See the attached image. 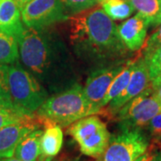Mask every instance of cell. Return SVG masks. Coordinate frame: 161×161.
I'll list each match as a JSON object with an SVG mask.
<instances>
[{
	"instance_id": "26",
	"label": "cell",
	"mask_w": 161,
	"mask_h": 161,
	"mask_svg": "<svg viewBox=\"0 0 161 161\" xmlns=\"http://www.w3.org/2000/svg\"><path fill=\"white\" fill-rule=\"evenodd\" d=\"M156 153H157V150L155 148L152 147L151 145H149V148H148L147 151L141 157H139L135 161H152Z\"/></svg>"
},
{
	"instance_id": "22",
	"label": "cell",
	"mask_w": 161,
	"mask_h": 161,
	"mask_svg": "<svg viewBox=\"0 0 161 161\" xmlns=\"http://www.w3.org/2000/svg\"><path fill=\"white\" fill-rule=\"evenodd\" d=\"M159 47H161V24L157 31L150 35V38L145 40L142 47L140 48L141 51L137 57H142L148 61L152 54Z\"/></svg>"
},
{
	"instance_id": "13",
	"label": "cell",
	"mask_w": 161,
	"mask_h": 161,
	"mask_svg": "<svg viewBox=\"0 0 161 161\" xmlns=\"http://www.w3.org/2000/svg\"><path fill=\"white\" fill-rule=\"evenodd\" d=\"M23 29L21 9L14 0H0V31L18 36Z\"/></svg>"
},
{
	"instance_id": "8",
	"label": "cell",
	"mask_w": 161,
	"mask_h": 161,
	"mask_svg": "<svg viewBox=\"0 0 161 161\" xmlns=\"http://www.w3.org/2000/svg\"><path fill=\"white\" fill-rule=\"evenodd\" d=\"M62 0H31L21 10L22 21L28 28L46 29L66 19Z\"/></svg>"
},
{
	"instance_id": "24",
	"label": "cell",
	"mask_w": 161,
	"mask_h": 161,
	"mask_svg": "<svg viewBox=\"0 0 161 161\" xmlns=\"http://www.w3.org/2000/svg\"><path fill=\"white\" fill-rule=\"evenodd\" d=\"M147 129L151 140L150 145L153 146L157 150L161 148V112L150 121Z\"/></svg>"
},
{
	"instance_id": "25",
	"label": "cell",
	"mask_w": 161,
	"mask_h": 161,
	"mask_svg": "<svg viewBox=\"0 0 161 161\" xmlns=\"http://www.w3.org/2000/svg\"><path fill=\"white\" fill-rule=\"evenodd\" d=\"M62 1L64 5V7H66L73 14H77L96 6L97 4L100 3L101 0H62Z\"/></svg>"
},
{
	"instance_id": "7",
	"label": "cell",
	"mask_w": 161,
	"mask_h": 161,
	"mask_svg": "<svg viewBox=\"0 0 161 161\" xmlns=\"http://www.w3.org/2000/svg\"><path fill=\"white\" fill-rule=\"evenodd\" d=\"M149 145L142 130H121L120 133L110 138L98 161H135L147 151Z\"/></svg>"
},
{
	"instance_id": "23",
	"label": "cell",
	"mask_w": 161,
	"mask_h": 161,
	"mask_svg": "<svg viewBox=\"0 0 161 161\" xmlns=\"http://www.w3.org/2000/svg\"><path fill=\"white\" fill-rule=\"evenodd\" d=\"M6 64H0V106L17 108L14 104L13 103L8 91V86L6 82Z\"/></svg>"
},
{
	"instance_id": "21",
	"label": "cell",
	"mask_w": 161,
	"mask_h": 161,
	"mask_svg": "<svg viewBox=\"0 0 161 161\" xmlns=\"http://www.w3.org/2000/svg\"><path fill=\"white\" fill-rule=\"evenodd\" d=\"M152 90L161 84V47L157 49L147 61Z\"/></svg>"
},
{
	"instance_id": "18",
	"label": "cell",
	"mask_w": 161,
	"mask_h": 161,
	"mask_svg": "<svg viewBox=\"0 0 161 161\" xmlns=\"http://www.w3.org/2000/svg\"><path fill=\"white\" fill-rule=\"evenodd\" d=\"M133 62H134V60L128 62L126 65H125L124 69L122 70L120 73L114 78V80H112L109 88L103 98L102 108L106 107L113 98L118 96L121 92L125 89V87L127 86V84L130 80V77H131L132 69H133Z\"/></svg>"
},
{
	"instance_id": "30",
	"label": "cell",
	"mask_w": 161,
	"mask_h": 161,
	"mask_svg": "<svg viewBox=\"0 0 161 161\" xmlns=\"http://www.w3.org/2000/svg\"><path fill=\"white\" fill-rule=\"evenodd\" d=\"M152 161H161V150L159 152H157L156 155L154 156Z\"/></svg>"
},
{
	"instance_id": "16",
	"label": "cell",
	"mask_w": 161,
	"mask_h": 161,
	"mask_svg": "<svg viewBox=\"0 0 161 161\" xmlns=\"http://www.w3.org/2000/svg\"><path fill=\"white\" fill-rule=\"evenodd\" d=\"M143 18L148 25L161 24V0H125Z\"/></svg>"
},
{
	"instance_id": "6",
	"label": "cell",
	"mask_w": 161,
	"mask_h": 161,
	"mask_svg": "<svg viewBox=\"0 0 161 161\" xmlns=\"http://www.w3.org/2000/svg\"><path fill=\"white\" fill-rule=\"evenodd\" d=\"M161 112V102L153 95L150 85L146 91L128 101L116 113L120 130H142Z\"/></svg>"
},
{
	"instance_id": "11",
	"label": "cell",
	"mask_w": 161,
	"mask_h": 161,
	"mask_svg": "<svg viewBox=\"0 0 161 161\" xmlns=\"http://www.w3.org/2000/svg\"><path fill=\"white\" fill-rule=\"evenodd\" d=\"M40 122L36 119L30 122L14 124L0 128V158H12L19 142L35 128L40 127Z\"/></svg>"
},
{
	"instance_id": "29",
	"label": "cell",
	"mask_w": 161,
	"mask_h": 161,
	"mask_svg": "<svg viewBox=\"0 0 161 161\" xmlns=\"http://www.w3.org/2000/svg\"><path fill=\"white\" fill-rule=\"evenodd\" d=\"M14 1L16 2V4H17V6H19V8L22 10L23 7H24V6L27 5L30 1H31V0H14Z\"/></svg>"
},
{
	"instance_id": "14",
	"label": "cell",
	"mask_w": 161,
	"mask_h": 161,
	"mask_svg": "<svg viewBox=\"0 0 161 161\" xmlns=\"http://www.w3.org/2000/svg\"><path fill=\"white\" fill-rule=\"evenodd\" d=\"M43 131L40 127L27 133L17 144L14 158L21 161H41L40 138Z\"/></svg>"
},
{
	"instance_id": "1",
	"label": "cell",
	"mask_w": 161,
	"mask_h": 161,
	"mask_svg": "<svg viewBox=\"0 0 161 161\" xmlns=\"http://www.w3.org/2000/svg\"><path fill=\"white\" fill-rule=\"evenodd\" d=\"M71 40L78 51L96 59L122 57L125 46L117 26L100 6H94L69 18Z\"/></svg>"
},
{
	"instance_id": "27",
	"label": "cell",
	"mask_w": 161,
	"mask_h": 161,
	"mask_svg": "<svg viewBox=\"0 0 161 161\" xmlns=\"http://www.w3.org/2000/svg\"><path fill=\"white\" fill-rule=\"evenodd\" d=\"M53 161V160H52ZM54 161H81L79 157H69V156H63Z\"/></svg>"
},
{
	"instance_id": "4",
	"label": "cell",
	"mask_w": 161,
	"mask_h": 161,
	"mask_svg": "<svg viewBox=\"0 0 161 161\" xmlns=\"http://www.w3.org/2000/svg\"><path fill=\"white\" fill-rule=\"evenodd\" d=\"M6 82L14 106L30 114H35L47 99L46 90L35 76L17 62L6 64Z\"/></svg>"
},
{
	"instance_id": "5",
	"label": "cell",
	"mask_w": 161,
	"mask_h": 161,
	"mask_svg": "<svg viewBox=\"0 0 161 161\" xmlns=\"http://www.w3.org/2000/svg\"><path fill=\"white\" fill-rule=\"evenodd\" d=\"M68 132L78 143L80 152L94 158L103 155L111 138L106 124L95 115L75 122L70 126Z\"/></svg>"
},
{
	"instance_id": "17",
	"label": "cell",
	"mask_w": 161,
	"mask_h": 161,
	"mask_svg": "<svg viewBox=\"0 0 161 161\" xmlns=\"http://www.w3.org/2000/svg\"><path fill=\"white\" fill-rule=\"evenodd\" d=\"M19 47L17 38L0 31V64H11L18 61Z\"/></svg>"
},
{
	"instance_id": "31",
	"label": "cell",
	"mask_w": 161,
	"mask_h": 161,
	"mask_svg": "<svg viewBox=\"0 0 161 161\" xmlns=\"http://www.w3.org/2000/svg\"><path fill=\"white\" fill-rule=\"evenodd\" d=\"M0 161H21L17 159V158H14V157H12V158H0Z\"/></svg>"
},
{
	"instance_id": "20",
	"label": "cell",
	"mask_w": 161,
	"mask_h": 161,
	"mask_svg": "<svg viewBox=\"0 0 161 161\" xmlns=\"http://www.w3.org/2000/svg\"><path fill=\"white\" fill-rule=\"evenodd\" d=\"M35 119V114H30L18 108L0 106V128L14 124L33 121Z\"/></svg>"
},
{
	"instance_id": "28",
	"label": "cell",
	"mask_w": 161,
	"mask_h": 161,
	"mask_svg": "<svg viewBox=\"0 0 161 161\" xmlns=\"http://www.w3.org/2000/svg\"><path fill=\"white\" fill-rule=\"evenodd\" d=\"M153 95L161 102V84L155 90H153Z\"/></svg>"
},
{
	"instance_id": "19",
	"label": "cell",
	"mask_w": 161,
	"mask_h": 161,
	"mask_svg": "<svg viewBox=\"0 0 161 161\" xmlns=\"http://www.w3.org/2000/svg\"><path fill=\"white\" fill-rule=\"evenodd\" d=\"M100 6L112 20H124L132 14L134 9L125 0H101Z\"/></svg>"
},
{
	"instance_id": "12",
	"label": "cell",
	"mask_w": 161,
	"mask_h": 161,
	"mask_svg": "<svg viewBox=\"0 0 161 161\" xmlns=\"http://www.w3.org/2000/svg\"><path fill=\"white\" fill-rule=\"evenodd\" d=\"M148 23L139 14L117 26V32L124 45L132 51L139 50L146 40Z\"/></svg>"
},
{
	"instance_id": "3",
	"label": "cell",
	"mask_w": 161,
	"mask_h": 161,
	"mask_svg": "<svg viewBox=\"0 0 161 161\" xmlns=\"http://www.w3.org/2000/svg\"><path fill=\"white\" fill-rule=\"evenodd\" d=\"M35 115L40 125L46 127L51 124L67 126L92 114L83 88L75 83L64 92L47 98Z\"/></svg>"
},
{
	"instance_id": "15",
	"label": "cell",
	"mask_w": 161,
	"mask_h": 161,
	"mask_svg": "<svg viewBox=\"0 0 161 161\" xmlns=\"http://www.w3.org/2000/svg\"><path fill=\"white\" fill-rule=\"evenodd\" d=\"M63 146V131L60 125H47L40 138L41 161H52L58 155Z\"/></svg>"
},
{
	"instance_id": "9",
	"label": "cell",
	"mask_w": 161,
	"mask_h": 161,
	"mask_svg": "<svg viewBox=\"0 0 161 161\" xmlns=\"http://www.w3.org/2000/svg\"><path fill=\"white\" fill-rule=\"evenodd\" d=\"M151 85L147 61L142 57H136L130 80L125 89L110 101L105 110L108 115H115L121 108L133 98L137 97Z\"/></svg>"
},
{
	"instance_id": "2",
	"label": "cell",
	"mask_w": 161,
	"mask_h": 161,
	"mask_svg": "<svg viewBox=\"0 0 161 161\" xmlns=\"http://www.w3.org/2000/svg\"><path fill=\"white\" fill-rule=\"evenodd\" d=\"M19 56L34 76L47 81L57 70L61 54L60 45L45 29L23 28L18 36Z\"/></svg>"
},
{
	"instance_id": "10",
	"label": "cell",
	"mask_w": 161,
	"mask_h": 161,
	"mask_svg": "<svg viewBox=\"0 0 161 161\" xmlns=\"http://www.w3.org/2000/svg\"><path fill=\"white\" fill-rule=\"evenodd\" d=\"M125 65H115L95 70L88 77L83 88L84 96L90 107L91 114H100L102 110V101L112 80L124 69Z\"/></svg>"
}]
</instances>
